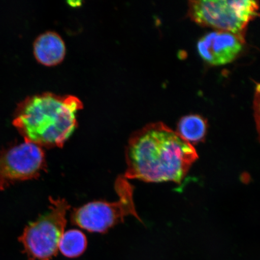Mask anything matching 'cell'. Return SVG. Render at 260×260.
Listing matches in <instances>:
<instances>
[{
  "label": "cell",
  "instance_id": "3957f363",
  "mask_svg": "<svg viewBox=\"0 0 260 260\" xmlns=\"http://www.w3.org/2000/svg\"><path fill=\"white\" fill-rule=\"evenodd\" d=\"M50 206L37 220L28 223L19 237L25 254L30 260H51L56 256L64 233L67 213L70 209L61 198H50Z\"/></svg>",
  "mask_w": 260,
  "mask_h": 260
},
{
  "label": "cell",
  "instance_id": "7a4b0ae2",
  "mask_svg": "<svg viewBox=\"0 0 260 260\" xmlns=\"http://www.w3.org/2000/svg\"><path fill=\"white\" fill-rule=\"evenodd\" d=\"M83 107L75 96L37 94L19 103L13 124L25 142L41 148H61L77 128V114Z\"/></svg>",
  "mask_w": 260,
  "mask_h": 260
},
{
  "label": "cell",
  "instance_id": "ba28073f",
  "mask_svg": "<svg viewBox=\"0 0 260 260\" xmlns=\"http://www.w3.org/2000/svg\"><path fill=\"white\" fill-rule=\"evenodd\" d=\"M34 52L39 63L51 67L62 61L66 54V47L59 35L54 31H48L36 39Z\"/></svg>",
  "mask_w": 260,
  "mask_h": 260
},
{
  "label": "cell",
  "instance_id": "277c9868",
  "mask_svg": "<svg viewBox=\"0 0 260 260\" xmlns=\"http://www.w3.org/2000/svg\"><path fill=\"white\" fill-rule=\"evenodd\" d=\"M115 190L118 200L113 203L95 201L74 210L71 219L81 229L92 233H105L126 216H133L142 222L136 210L134 187L123 175L116 178Z\"/></svg>",
  "mask_w": 260,
  "mask_h": 260
},
{
  "label": "cell",
  "instance_id": "6da1fadb",
  "mask_svg": "<svg viewBox=\"0 0 260 260\" xmlns=\"http://www.w3.org/2000/svg\"><path fill=\"white\" fill-rule=\"evenodd\" d=\"M198 158L193 145L161 122L133 133L125 149L126 179L181 184Z\"/></svg>",
  "mask_w": 260,
  "mask_h": 260
},
{
  "label": "cell",
  "instance_id": "52a82bcc",
  "mask_svg": "<svg viewBox=\"0 0 260 260\" xmlns=\"http://www.w3.org/2000/svg\"><path fill=\"white\" fill-rule=\"evenodd\" d=\"M245 38L233 32H209L198 42V53L206 62L214 66L232 62L242 51Z\"/></svg>",
  "mask_w": 260,
  "mask_h": 260
},
{
  "label": "cell",
  "instance_id": "30bf717a",
  "mask_svg": "<svg viewBox=\"0 0 260 260\" xmlns=\"http://www.w3.org/2000/svg\"><path fill=\"white\" fill-rule=\"evenodd\" d=\"M87 239L83 232L71 230L63 233L58 245V250L68 258H76L82 255L87 248Z\"/></svg>",
  "mask_w": 260,
  "mask_h": 260
},
{
  "label": "cell",
  "instance_id": "5b68a950",
  "mask_svg": "<svg viewBox=\"0 0 260 260\" xmlns=\"http://www.w3.org/2000/svg\"><path fill=\"white\" fill-rule=\"evenodd\" d=\"M258 8L257 2L249 0H198L188 2V15L198 24L244 37Z\"/></svg>",
  "mask_w": 260,
  "mask_h": 260
},
{
  "label": "cell",
  "instance_id": "8992f818",
  "mask_svg": "<svg viewBox=\"0 0 260 260\" xmlns=\"http://www.w3.org/2000/svg\"><path fill=\"white\" fill-rule=\"evenodd\" d=\"M46 168L45 152L40 146L25 142L6 149L0 153V190L37 178Z\"/></svg>",
  "mask_w": 260,
  "mask_h": 260
},
{
  "label": "cell",
  "instance_id": "9c48e42d",
  "mask_svg": "<svg viewBox=\"0 0 260 260\" xmlns=\"http://www.w3.org/2000/svg\"><path fill=\"white\" fill-rule=\"evenodd\" d=\"M207 123L202 116L190 115L183 117L177 126L178 135L191 145L204 141Z\"/></svg>",
  "mask_w": 260,
  "mask_h": 260
}]
</instances>
